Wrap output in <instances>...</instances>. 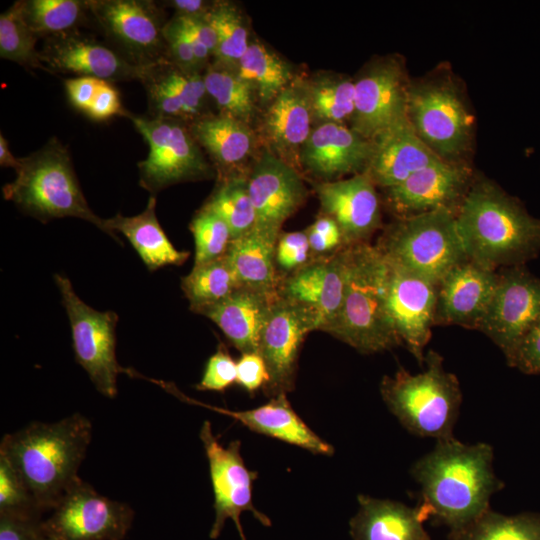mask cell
Instances as JSON below:
<instances>
[{"label":"cell","mask_w":540,"mask_h":540,"mask_svg":"<svg viewBox=\"0 0 540 540\" xmlns=\"http://www.w3.org/2000/svg\"><path fill=\"white\" fill-rule=\"evenodd\" d=\"M493 449L487 443L464 444L457 439L437 440L434 449L411 469L425 504L437 524L457 540L489 507L491 496L504 486L493 467Z\"/></svg>","instance_id":"6da1fadb"},{"label":"cell","mask_w":540,"mask_h":540,"mask_svg":"<svg viewBox=\"0 0 540 540\" xmlns=\"http://www.w3.org/2000/svg\"><path fill=\"white\" fill-rule=\"evenodd\" d=\"M91 439V421L74 413L56 422H32L6 434L1 440L0 458L45 512L53 510L81 480L78 470Z\"/></svg>","instance_id":"7a4b0ae2"},{"label":"cell","mask_w":540,"mask_h":540,"mask_svg":"<svg viewBox=\"0 0 540 540\" xmlns=\"http://www.w3.org/2000/svg\"><path fill=\"white\" fill-rule=\"evenodd\" d=\"M456 221L467 257L489 269L522 266L540 252V218L487 178L474 177Z\"/></svg>","instance_id":"3957f363"},{"label":"cell","mask_w":540,"mask_h":540,"mask_svg":"<svg viewBox=\"0 0 540 540\" xmlns=\"http://www.w3.org/2000/svg\"><path fill=\"white\" fill-rule=\"evenodd\" d=\"M389 265L376 248H346V280L340 313L330 335L364 354L401 345L388 311Z\"/></svg>","instance_id":"277c9868"},{"label":"cell","mask_w":540,"mask_h":540,"mask_svg":"<svg viewBox=\"0 0 540 540\" xmlns=\"http://www.w3.org/2000/svg\"><path fill=\"white\" fill-rule=\"evenodd\" d=\"M15 179L3 186V196L26 214L47 222L75 217L107 233L105 219L89 207L73 169L69 152L50 139L32 154L19 158Z\"/></svg>","instance_id":"5b68a950"},{"label":"cell","mask_w":540,"mask_h":540,"mask_svg":"<svg viewBox=\"0 0 540 540\" xmlns=\"http://www.w3.org/2000/svg\"><path fill=\"white\" fill-rule=\"evenodd\" d=\"M426 368L411 374L403 368L385 376L380 392L388 409L411 433L436 440L453 438L462 394L456 376L443 367L442 357L428 351Z\"/></svg>","instance_id":"8992f818"},{"label":"cell","mask_w":540,"mask_h":540,"mask_svg":"<svg viewBox=\"0 0 540 540\" xmlns=\"http://www.w3.org/2000/svg\"><path fill=\"white\" fill-rule=\"evenodd\" d=\"M456 215L438 210L396 219L375 246L389 264L439 284L452 268L468 259Z\"/></svg>","instance_id":"52a82bcc"},{"label":"cell","mask_w":540,"mask_h":540,"mask_svg":"<svg viewBox=\"0 0 540 540\" xmlns=\"http://www.w3.org/2000/svg\"><path fill=\"white\" fill-rule=\"evenodd\" d=\"M407 119L415 134L438 158L466 163L474 118L452 76L442 73L410 81Z\"/></svg>","instance_id":"ba28073f"},{"label":"cell","mask_w":540,"mask_h":540,"mask_svg":"<svg viewBox=\"0 0 540 540\" xmlns=\"http://www.w3.org/2000/svg\"><path fill=\"white\" fill-rule=\"evenodd\" d=\"M149 146L145 160L138 163L139 184L151 193L170 185L207 178L211 168L200 145L182 120L127 116Z\"/></svg>","instance_id":"9c48e42d"},{"label":"cell","mask_w":540,"mask_h":540,"mask_svg":"<svg viewBox=\"0 0 540 540\" xmlns=\"http://www.w3.org/2000/svg\"><path fill=\"white\" fill-rule=\"evenodd\" d=\"M54 280L70 321L77 363L86 371L99 393L114 398L118 392V375L128 373V368L122 367L116 357L118 315L88 306L75 293L66 276L55 274Z\"/></svg>","instance_id":"30bf717a"},{"label":"cell","mask_w":540,"mask_h":540,"mask_svg":"<svg viewBox=\"0 0 540 540\" xmlns=\"http://www.w3.org/2000/svg\"><path fill=\"white\" fill-rule=\"evenodd\" d=\"M43 520L47 540H123L134 520L132 507L99 494L82 479Z\"/></svg>","instance_id":"8fae6325"},{"label":"cell","mask_w":540,"mask_h":540,"mask_svg":"<svg viewBox=\"0 0 540 540\" xmlns=\"http://www.w3.org/2000/svg\"><path fill=\"white\" fill-rule=\"evenodd\" d=\"M209 464V473L214 494V522L209 537L216 539L221 534L225 522H234L241 540H246L240 522L243 512H250L262 525L271 526L268 516L257 510L252 500L256 471L249 470L241 456V442L234 440L227 446L219 443L212 432L211 423L206 420L199 433Z\"/></svg>","instance_id":"7c38bea8"},{"label":"cell","mask_w":540,"mask_h":540,"mask_svg":"<svg viewBox=\"0 0 540 540\" xmlns=\"http://www.w3.org/2000/svg\"><path fill=\"white\" fill-rule=\"evenodd\" d=\"M410 80L404 64L395 57L373 61L354 81L351 129L374 141L407 120Z\"/></svg>","instance_id":"4fadbf2b"},{"label":"cell","mask_w":540,"mask_h":540,"mask_svg":"<svg viewBox=\"0 0 540 540\" xmlns=\"http://www.w3.org/2000/svg\"><path fill=\"white\" fill-rule=\"evenodd\" d=\"M88 10L132 63L148 67L168 58L157 5L142 0H92Z\"/></svg>","instance_id":"5bb4252c"},{"label":"cell","mask_w":540,"mask_h":540,"mask_svg":"<svg viewBox=\"0 0 540 540\" xmlns=\"http://www.w3.org/2000/svg\"><path fill=\"white\" fill-rule=\"evenodd\" d=\"M312 331H316L312 315L278 296L258 345V353L263 358L269 375L263 388L267 396L273 398L294 389L301 346Z\"/></svg>","instance_id":"9a60e30c"},{"label":"cell","mask_w":540,"mask_h":540,"mask_svg":"<svg viewBox=\"0 0 540 540\" xmlns=\"http://www.w3.org/2000/svg\"><path fill=\"white\" fill-rule=\"evenodd\" d=\"M479 330L504 353L517 343L540 317V278L524 265L503 268Z\"/></svg>","instance_id":"2e32d148"},{"label":"cell","mask_w":540,"mask_h":540,"mask_svg":"<svg viewBox=\"0 0 540 540\" xmlns=\"http://www.w3.org/2000/svg\"><path fill=\"white\" fill-rule=\"evenodd\" d=\"M473 180L467 163L439 161L384 189L385 203L396 219L438 210L457 214Z\"/></svg>","instance_id":"e0dca14e"},{"label":"cell","mask_w":540,"mask_h":540,"mask_svg":"<svg viewBox=\"0 0 540 540\" xmlns=\"http://www.w3.org/2000/svg\"><path fill=\"white\" fill-rule=\"evenodd\" d=\"M346 248L317 257L284 276L279 296L302 307L315 321L316 330L329 333L343 303Z\"/></svg>","instance_id":"ac0fdd59"},{"label":"cell","mask_w":540,"mask_h":540,"mask_svg":"<svg viewBox=\"0 0 540 540\" xmlns=\"http://www.w3.org/2000/svg\"><path fill=\"white\" fill-rule=\"evenodd\" d=\"M248 192L255 210V229L275 238L282 225L304 203L307 190L292 165L266 151L247 176Z\"/></svg>","instance_id":"d6986e66"},{"label":"cell","mask_w":540,"mask_h":540,"mask_svg":"<svg viewBox=\"0 0 540 540\" xmlns=\"http://www.w3.org/2000/svg\"><path fill=\"white\" fill-rule=\"evenodd\" d=\"M388 263V262H387ZM388 311L395 332L419 363L434 326L438 284L389 264Z\"/></svg>","instance_id":"ffe728a7"},{"label":"cell","mask_w":540,"mask_h":540,"mask_svg":"<svg viewBox=\"0 0 540 540\" xmlns=\"http://www.w3.org/2000/svg\"><path fill=\"white\" fill-rule=\"evenodd\" d=\"M39 57L48 72L73 73L110 83L141 81L145 71V67L132 63L122 53L76 30L49 37Z\"/></svg>","instance_id":"44dd1931"},{"label":"cell","mask_w":540,"mask_h":540,"mask_svg":"<svg viewBox=\"0 0 540 540\" xmlns=\"http://www.w3.org/2000/svg\"><path fill=\"white\" fill-rule=\"evenodd\" d=\"M499 278V271L469 258L456 265L438 284L434 325L479 330Z\"/></svg>","instance_id":"7402d4cb"},{"label":"cell","mask_w":540,"mask_h":540,"mask_svg":"<svg viewBox=\"0 0 540 540\" xmlns=\"http://www.w3.org/2000/svg\"><path fill=\"white\" fill-rule=\"evenodd\" d=\"M322 214L338 225L346 246L368 243L381 226V209L376 186L363 172L345 180L315 185Z\"/></svg>","instance_id":"603a6c76"},{"label":"cell","mask_w":540,"mask_h":540,"mask_svg":"<svg viewBox=\"0 0 540 540\" xmlns=\"http://www.w3.org/2000/svg\"><path fill=\"white\" fill-rule=\"evenodd\" d=\"M146 379L159 385L181 401L229 416L253 432L298 446L313 454L330 456L334 453L333 446L322 440L295 412L286 394L273 397L267 403L254 409L233 411L208 405L190 398L179 391L173 383L150 378Z\"/></svg>","instance_id":"cb8c5ba5"},{"label":"cell","mask_w":540,"mask_h":540,"mask_svg":"<svg viewBox=\"0 0 540 540\" xmlns=\"http://www.w3.org/2000/svg\"><path fill=\"white\" fill-rule=\"evenodd\" d=\"M374 151L370 141L344 124L321 123L313 128L300 153V163L331 181L365 172Z\"/></svg>","instance_id":"d4e9b609"},{"label":"cell","mask_w":540,"mask_h":540,"mask_svg":"<svg viewBox=\"0 0 540 540\" xmlns=\"http://www.w3.org/2000/svg\"><path fill=\"white\" fill-rule=\"evenodd\" d=\"M278 292L241 286L198 312L213 321L241 353L258 352L259 339Z\"/></svg>","instance_id":"484cf974"},{"label":"cell","mask_w":540,"mask_h":540,"mask_svg":"<svg viewBox=\"0 0 540 540\" xmlns=\"http://www.w3.org/2000/svg\"><path fill=\"white\" fill-rule=\"evenodd\" d=\"M359 509L350 519L353 540H431L424 522L431 517L420 503L409 507L401 502L358 496Z\"/></svg>","instance_id":"4316f807"},{"label":"cell","mask_w":540,"mask_h":540,"mask_svg":"<svg viewBox=\"0 0 540 540\" xmlns=\"http://www.w3.org/2000/svg\"><path fill=\"white\" fill-rule=\"evenodd\" d=\"M365 170L375 186L387 189L401 184L438 158L415 134L408 119L379 136Z\"/></svg>","instance_id":"83f0119b"},{"label":"cell","mask_w":540,"mask_h":540,"mask_svg":"<svg viewBox=\"0 0 540 540\" xmlns=\"http://www.w3.org/2000/svg\"><path fill=\"white\" fill-rule=\"evenodd\" d=\"M312 119L307 84L291 82L269 103L264 115L263 134L272 153L290 165L293 160L300 161L301 149L312 131Z\"/></svg>","instance_id":"f1b7e54d"},{"label":"cell","mask_w":540,"mask_h":540,"mask_svg":"<svg viewBox=\"0 0 540 540\" xmlns=\"http://www.w3.org/2000/svg\"><path fill=\"white\" fill-rule=\"evenodd\" d=\"M156 203V198L151 196L141 213L131 217L117 214L105 219L107 234L120 242L115 231L122 233L150 271L181 265L189 257V252L176 249L168 239L157 219Z\"/></svg>","instance_id":"f546056e"},{"label":"cell","mask_w":540,"mask_h":540,"mask_svg":"<svg viewBox=\"0 0 540 540\" xmlns=\"http://www.w3.org/2000/svg\"><path fill=\"white\" fill-rule=\"evenodd\" d=\"M277 240L254 228L231 241L226 255L242 286L278 292L282 277L275 261Z\"/></svg>","instance_id":"4dcf8cb0"},{"label":"cell","mask_w":540,"mask_h":540,"mask_svg":"<svg viewBox=\"0 0 540 540\" xmlns=\"http://www.w3.org/2000/svg\"><path fill=\"white\" fill-rule=\"evenodd\" d=\"M189 130L200 147L227 171L242 163L253 149L254 138L249 127L229 116H202L192 121Z\"/></svg>","instance_id":"1f68e13d"},{"label":"cell","mask_w":540,"mask_h":540,"mask_svg":"<svg viewBox=\"0 0 540 540\" xmlns=\"http://www.w3.org/2000/svg\"><path fill=\"white\" fill-rule=\"evenodd\" d=\"M241 286L226 253L194 265L191 272L181 279V289L195 313L222 301Z\"/></svg>","instance_id":"d6a6232c"},{"label":"cell","mask_w":540,"mask_h":540,"mask_svg":"<svg viewBox=\"0 0 540 540\" xmlns=\"http://www.w3.org/2000/svg\"><path fill=\"white\" fill-rule=\"evenodd\" d=\"M235 71L262 103H271L292 81L287 63L263 44L250 42Z\"/></svg>","instance_id":"836d02e7"},{"label":"cell","mask_w":540,"mask_h":540,"mask_svg":"<svg viewBox=\"0 0 540 540\" xmlns=\"http://www.w3.org/2000/svg\"><path fill=\"white\" fill-rule=\"evenodd\" d=\"M202 208L215 213L228 225L232 240L255 228L256 215L248 192L247 176L220 181Z\"/></svg>","instance_id":"e575fe53"},{"label":"cell","mask_w":540,"mask_h":540,"mask_svg":"<svg viewBox=\"0 0 540 540\" xmlns=\"http://www.w3.org/2000/svg\"><path fill=\"white\" fill-rule=\"evenodd\" d=\"M206 91L220 114L247 123L254 113V91L234 69L217 63L203 74Z\"/></svg>","instance_id":"d590c367"},{"label":"cell","mask_w":540,"mask_h":540,"mask_svg":"<svg viewBox=\"0 0 540 540\" xmlns=\"http://www.w3.org/2000/svg\"><path fill=\"white\" fill-rule=\"evenodd\" d=\"M22 2V12L29 28L39 37L75 31L88 10V1L29 0Z\"/></svg>","instance_id":"8d00e7d4"},{"label":"cell","mask_w":540,"mask_h":540,"mask_svg":"<svg viewBox=\"0 0 540 540\" xmlns=\"http://www.w3.org/2000/svg\"><path fill=\"white\" fill-rule=\"evenodd\" d=\"M205 17L217 36L215 63L235 70L250 43L241 14L233 4L218 1L212 3Z\"/></svg>","instance_id":"74e56055"},{"label":"cell","mask_w":540,"mask_h":540,"mask_svg":"<svg viewBox=\"0 0 540 540\" xmlns=\"http://www.w3.org/2000/svg\"><path fill=\"white\" fill-rule=\"evenodd\" d=\"M172 92L183 104L186 120L201 118L208 96L203 75L198 71L185 70L166 59L145 67L144 74Z\"/></svg>","instance_id":"f35d334b"},{"label":"cell","mask_w":540,"mask_h":540,"mask_svg":"<svg viewBox=\"0 0 540 540\" xmlns=\"http://www.w3.org/2000/svg\"><path fill=\"white\" fill-rule=\"evenodd\" d=\"M457 540H540V513L504 515L488 509Z\"/></svg>","instance_id":"ab89813d"},{"label":"cell","mask_w":540,"mask_h":540,"mask_svg":"<svg viewBox=\"0 0 540 540\" xmlns=\"http://www.w3.org/2000/svg\"><path fill=\"white\" fill-rule=\"evenodd\" d=\"M313 118L322 123L344 124L354 112V81L327 76L307 84Z\"/></svg>","instance_id":"60d3db41"},{"label":"cell","mask_w":540,"mask_h":540,"mask_svg":"<svg viewBox=\"0 0 540 540\" xmlns=\"http://www.w3.org/2000/svg\"><path fill=\"white\" fill-rule=\"evenodd\" d=\"M38 36L29 28L22 2H15L0 15V57L27 68L44 69L36 50Z\"/></svg>","instance_id":"b9f144b4"},{"label":"cell","mask_w":540,"mask_h":540,"mask_svg":"<svg viewBox=\"0 0 540 540\" xmlns=\"http://www.w3.org/2000/svg\"><path fill=\"white\" fill-rule=\"evenodd\" d=\"M195 242L194 265L223 256L232 241L228 225L215 213L201 208L190 223Z\"/></svg>","instance_id":"7bdbcfd3"},{"label":"cell","mask_w":540,"mask_h":540,"mask_svg":"<svg viewBox=\"0 0 540 540\" xmlns=\"http://www.w3.org/2000/svg\"><path fill=\"white\" fill-rule=\"evenodd\" d=\"M0 513L42 515L28 490L9 464L0 458Z\"/></svg>","instance_id":"ee69618b"},{"label":"cell","mask_w":540,"mask_h":540,"mask_svg":"<svg viewBox=\"0 0 540 540\" xmlns=\"http://www.w3.org/2000/svg\"><path fill=\"white\" fill-rule=\"evenodd\" d=\"M312 259L314 256L305 230L280 234L276 243L275 261L282 278Z\"/></svg>","instance_id":"f6af8a7d"},{"label":"cell","mask_w":540,"mask_h":540,"mask_svg":"<svg viewBox=\"0 0 540 540\" xmlns=\"http://www.w3.org/2000/svg\"><path fill=\"white\" fill-rule=\"evenodd\" d=\"M237 379V362L231 357L223 344H219L205 365L200 382L196 388L200 391L223 392Z\"/></svg>","instance_id":"bcb514c9"},{"label":"cell","mask_w":540,"mask_h":540,"mask_svg":"<svg viewBox=\"0 0 540 540\" xmlns=\"http://www.w3.org/2000/svg\"><path fill=\"white\" fill-rule=\"evenodd\" d=\"M506 360L525 374H540V317L517 343Z\"/></svg>","instance_id":"7dc6e473"},{"label":"cell","mask_w":540,"mask_h":540,"mask_svg":"<svg viewBox=\"0 0 540 540\" xmlns=\"http://www.w3.org/2000/svg\"><path fill=\"white\" fill-rule=\"evenodd\" d=\"M163 35L169 60L185 70L198 71L201 66L195 57L188 37L176 17L165 23Z\"/></svg>","instance_id":"c3c4849f"},{"label":"cell","mask_w":540,"mask_h":540,"mask_svg":"<svg viewBox=\"0 0 540 540\" xmlns=\"http://www.w3.org/2000/svg\"><path fill=\"white\" fill-rule=\"evenodd\" d=\"M42 515L0 513V540H44Z\"/></svg>","instance_id":"681fc988"},{"label":"cell","mask_w":540,"mask_h":540,"mask_svg":"<svg viewBox=\"0 0 540 540\" xmlns=\"http://www.w3.org/2000/svg\"><path fill=\"white\" fill-rule=\"evenodd\" d=\"M269 380L263 358L258 352L242 353L237 361V379L239 384L250 394L264 388Z\"/></svg>","instance_id":"f907efd6"},{"label":"cell","mask_w":540,"mask_h":540,"mask_svg":"<svg viewBox=\"0 0 540 540\" xmlns=\"http://www.w3.org/2000/svg\"><path fill=\"white\" fill-rule=\"evenodd\" d=\"M94 120H106L116 115L127 116L121 105L118 90L107 81H101L96 94L85 112Z\"/></svg>","instance_id":"816d5d0a"},{"label":"cell","mask_w":540,"mask_h":540,"mask_svg":"<svg viewBox=\"0 0 540 540\" xmlns=\"http://www.w3.org/2000/svg\"><path fill=\"white\" fill-rule=\"evenodd\" d=\"M101 81L100 79L86 76H77L65 80V88L71 104L75 108L86 112Z\"/></svg>","instance_id":"f5cc1de1"},{"label":"cell","mask_w":540,"mask_h":540,"mask_svg":"<svg viewBox=\"0 0 540 540\" xmlns=\"http://www.w3.org/2000/svg\"><path fill=\"white\" fill-rule=\"evenodd\" d=\"M206 15V14H205ZM204 16H178L182 27L197 40H199L212 54L215 55L217 48V36L214 28Z\"/></svg>","instance_id":"db71d44e"},{"label":"cell","mask_w":540,"mask_h":540,"mask_svg":"<svg viewBox=\"0 0 540 540\" xmlns=\"http://www.w3.org/2000/svg\"><path fill=\"white\" fill-rule=\"evenodd\" d=\"M168 5L176 10L178 16H204L212 3L207 4L201 0H174Z\"/></svg>","instance_id":"11a10c76"},{"label":"cell","mask_w":540,"mask_h":540,"mask_svg":"<svg viewBox=\"0 0 540 540\" xmlns=\"http://www.w3.org/2000/svg\"><path fill=\"white\" fill-rule=\"evenodd\" d=\"M0 164L4 167L17 168L19 158H16L9 149L8 142L3 134H0Z\"/></svg>","instance_id":"9f6ffc18"},{"label":"cell","mask_w":540,"mask_h":540,"mask_svg":"<svg viewBox=\"0 0 540 540\" xmlns=\"http://www.w3.org/2000/svg\"><path fill=\"white\" fill-rule=\"evenodd\" d=\"M44 540H47V539H44Z\"/></svg>","instance_id":"6f0895ef"}]
</instances>
